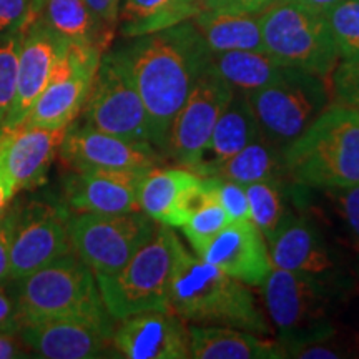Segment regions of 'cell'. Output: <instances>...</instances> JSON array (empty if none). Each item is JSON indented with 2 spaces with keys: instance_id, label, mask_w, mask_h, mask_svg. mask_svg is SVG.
<instances>
[{
  "instance_id": "cell-1",
  "label": "cell",
  "mask_w": 359,
  "mask_h": 359,
  "mask_svg": "<svg viewBox=\"0 0 359 359\" xmlns=\"http://www.w3.org/2000/svg\"><path fill=\"white\" fill-rule=\"evenodd\" d=\"M133 39L118 52L147 109L151 145L165 155L175 115L208 67L212 50L191 20Z\"/></svg>"
},
{
  "instance_id": "cell-2",
  "label": "cell",
  "mask_w": 359,
  "mask_h": 359,
  "mask_svg": "<svg viewBox=\"0 0 359 359\" xmlns=\"http://www.w3.org/2000/svg\"><path fill=\"white\" fill-rule=\"evenodd\" d=\"M170 311L195 326H224L268 336L271 326L245 283L180 248L170 285Z\"/></svg>"
},
{
  "instance_id": "cell-3",
  "label": "cell",
  "mask_w": 359,
  "mask_h": 359,
  "mask_svg": "<svg viewBox=\"0 0 359 359\" xmlns=\"http://www.w3.org/2000/svg\"><path fill=\"white\" fill-rule=\"evenodd\" d=\"M293 183L336 190L359 185V111L330 103L285 150Z\"/></svg>"
},
{
  "instance_id": "cell-4",
  "label": "cell",
  "mask_w": 359,
  "mask_h": 359,
  "mask_svg": "<svg viewBox=\"0 0 359 359\" xmlns=\"http://www.w3.org/2000/svg\"><path fill=\"white\" fill-rule=\"evenodd\" d=\"M20 326L50 320H82L114 330V318L103 304L97 278L74 250L13 281Z\"/></svg>"
},
{
  "instance_id": "cell-5",
  "label": "cell",
  "mask_w": 359,
  "mask_h": 359,
  "mask_svg": "<svg viewBox=\"0 0 359 359\" xmlns=\"http://www.w3.org/2000/svg\"><path fill=\"white\" fill-rule=\"evenodd\" d=\"M182 246L172 228L158 224L120 271L97 278L103 304L114 320L170 309V285Z\"/></svg>"
},
{
  "instance_id": "cell-6",
  "label": "cell",
  "mask_w": 359,
  "mask_h": 359,
  "mask_svg": "<svg viewBox=\"0 0 359 359\" xmlns=\"http://www.w3.org/2000/svg\"><path fill=\"white\" fill-rule=\"evenodd\" d=\"M334 286V278L271 268L262 291L269 318L280 330L285 348L336 334L330 320Z\"/></svg>"
},
{
  "instance_id": "cell-7",
  "label": "cell",
  "mask_w": 359,
  "mask_h": 359,
  "mask_svg": "<svg viewBox=\"0 0 359 359\" xmlns=\"http://www.w3.org/2000/svg\"><path fill=\"white\" fill-rule=\"evenodd\" d=\"M258 17L264 52L278 64L323 79L333 74L341 58L323 13L275 0Z\"/></svg>"
},
{
  "instance_id": "cell-8",
  "label": "cell",
  "mask_w": 359,
  "mask_h": 359,
  "mask_svg": "<svg viewBox=\"0 0 359 359\" xmlns=\"http://www.w3.org/2000/svg\"><path fill=\"white\" fill-rule=\"evenodd\" d=\"M246 98L262 137L285 151L330 105L331 93L326 79L286 67L280 79Z\"/></svg>"
},
{
  "instance_id": "cell-9",
  "label": "cell",
  "mask_w": 359,
  "mask_h": 359,
  "mask_svg": "<svg viewBox=\"0 0 359 359\" xmlns=\"http://www.w3.org/2000/svg\"><path fill=\"white\" fill-rule=\"evenodd\" d=\"M158 223L143 212L123 215L72 213L69 238L74 253L95 278L111 276L127 264L154 235Z\"/></svg>"
},
{
  "instance_id": "cell-10",
  "label": "cell",
  "mask_w": 359,
  "mask_h": 359,
  "mask_svg": "<svg viewBox=\"0 0 359 359\" xmlns=\"http://www.w3.org/2000/svg\"><path fill=\"white\" fill-rule=\"evenodd\" d=\"M82 116L90 127L123 140L151 145L147 109L118 50L102 55Z\"/></svg>"
},
{
  "instance_id": "cell-11",
  "label": "cell",
  "mask_w": 359,
  "mask_h": 359,
  "mask_svg": "<svg viewBox=\"0 0 359 359\" xmlns=\"http://www.w3.org/2000/svg\"><path fill=\"white\" fill-rule=\"evenodd\" d=\"M102 55L98 47L69 43L24 123L50 130L69 128L82 114Z\"/></svg>"
},
{
  "instance_id": "cell-12",
  "label": "cell",
  "mask_w": 359,
  "mask_h": 359,
  "mask_svg": "<svg viewBox=\"0 0 359 359\" xmlns=\"http://www.w3.org/2000/svg\"><path fill=\"white\" fill-rule=\"evenodd\" d=\"M233 95L235 90L219 77L208 62V67L201 72L187 100L175 115L163 156H168L178 167L190 170Z\"/></svg>"
},
{
  "instance_id": "cell-13",
  "label": "cell",
  "mask_w": 359,
  "mask_h": 359,
  "mask_svg": "<svg viewBox=\"0 0 359 359\" xmlns=\"http://www.w3.org/2000/svg\"><path fill=\"white\" fill-rule=\"evenodd\" d=\"M69 215L70 210L67 206L42 201L20 206L11 248V281L32 275L72 251L67 228Z\"/></svg>"
},
{
  "instance_id": "cell-14",
  "label": "cell",
  "mask_w": 359,
  "mask_h": 359,
  "mask_svg": "<svg viewBox=\"0 0 359 359\" xmlns=\"http://www.w3.org/2000/svg\"><path fill=\"white\" fill-rule=\"evenodd\" d=\"M58 158L74 172L130 170L148 172L160 167L161 155L151 145H140L90 125L72 123L58 148Z\"/></svg>"
},
{
  "instance_id": "cell-15",
  "label": "cell",
  "mask_w": 359,
  "mask_h": 359,
  "mask_svg": "<svg viewBox=\"0 0 359 359\" xmlns=\"http://www.w3.org/2000/svg\"><path fill=\"white\" fill-rule=\"evenodd\" d=\"M206 198L205 178L182 167L148 170L138 188L140 212L170 228H182Z\"/></svg>"
},
{
  "instance_id": "cell-16",
  "label": "cell",
  "mask_w": 359,
  "mask_h": 359,
  "mask_svg": "<svg viewBox=\"0 0 359 359\" xmlns=\"http://www.w3.org/2000/svg\"><path fill=\"white\" fill-rule=\"evenodd\" d=\"M67 47L69 42L48 29L40 19H34L25 27L17 62L15 97L4 130H12L24 123L34 103L47 87L53 67Z\"/></svg>"
},
{
  "instance_id": "cell-17",
  "label": "cell",
  "mask_w": 359,
  "mask_h": 359,
  "mask_svg": "<svg viewBox=\"0 0 359 359\" xmlns=\"http://www.w3.org/2000/svg\"><path fill=\"white\" fill-rule=\"evenodd\" d=\"M111 336V346L128 359H188L190 327L170 309L125 318Z\"/></svg>"
},
{
  "instance_id": "cell-18",
  "label": "cell",
  "mask_w": 359,
  "mask_h": 359,
  "mask_svg": "<svg viewBox=\"0 0 359 359\" xmlns=\"http://www.w3.org/2000/svg\"><path fill=\"white\" fill-rule=\"evenodd\" d=\"M147 172L85 170L65 178V206L72 213L123 215L140 212L138 188Z\"/></svg>"
},
{
  "instance_id": "cell-19",
  "label": "cell",
  "mask_w": 359,
  "mask_h": 359,
  "mask_svg": "<svg viewBox=\"0 0 359 359\" xmlns=\"http://www.w3.org/2000/svg\"><path fill=\"white\" fill-rule=\"evenodd\" d=\"M196 257L248 286H262L273 268L266 238L251 219L228 223Z\"/></svg>"
},
{
  "instance_id": "cell-20",
  "label": "cell",
  "mask_w": 359,
  "mask_h": 359,
  "mask_svg": "<svg viewBox=\"0 0 359 359\" xmlns=\"http://www.w3.org/2000/svg\"><path fill=\"white\" fill-rule=\"evenodd\" d=\"M67 128H42L22 123L0 130V156L15 193L32 190L47 178Z\"/></svg>"
},
{
  "instance_id": "cell-21",
  "label": "cell",
  "mask_w": 359,
  "mask_h": 359,
  "mask_svg": "<svg viewBox=\"0 0 359 359\" xmlns=\"http://www.w3.org/2000/svg\"><path fill=\"white\" fill-rule=\"evenodd\" d=\"M114 331L82 320H50L22 325L17 334L40 358L93 359L107 356Z\"/></svg>"
},
{
  "instance_id": "cell-22",
  "label": "cell",
  "mask_w": 359,
  "mask_h": 359,
  "mask_svg": "<svg viewBox=\"0 0 359 359\" xmlns=\"http://www.w3.org/2000/svg\"><path fill=\"white\" fill-rule=\"evenodd\" d=\"M266 241L273 268L334 278V259L320 230L309 218L291 215Z\"/></svg>"
},
{
  "instance_id": "cell-23",
  "label": "cell",
  "mask_w": 359,
  "mask_h": 359,
  "mask_svg": "<svg viewBox=\"0 0 359 359\" xmlns=\"http://www.w3.org/2000/svg\"><path fill=\"white\" fill-rule=\"evenodd\" d=\"M259 135V128L246 93L235 90L231 102L215 125L208 142L190 167L200 177H212L224 161L243 150Z\"/></svg>"
},
{
  "instance_id": "cell-24",
  "label": "cell",
  "mask_w": 359,
  "mask_h": 359,
  "mask_svg": "<svg viewBox=\"0 0 359 359\" xmlns=\"http://www.w3.org/2000/svg\"><path fill=\"white\" fill-rule=\"evenodd\" d=\"M193 359H281L288 358L281 341L224 326H190Z\"/></svg>"
},
{
  "instance_id": "cell-25",
  "label": "cell",
  "mask_w": 359,
  "mask_h": 359,
  "mask_svg": "<svg viewBox=\"0 0 359 359\" xmlns=\"http://www.w3.org/2000/svg\"><path fill=\"white\" fill-rule=\"evenodd\" d=\"M212 52L263 50L259 17L205 8L191 19Z\"/></svg>"
},
{
  "instance_id": "cell-26",
  "label": "cell",
  "mask_w": 359,
  "mask_h": 359,
  "mask_svg": "<svg viewBox=\"0 0 359 359\" xmlns=\"http://www.w3.org/2000/svg\"><path fill=\"white\" fill-rule=\"evenodd\" d=\"M210 67L233 90L250 93L273 83L281 77L286 67L263 50L212 52Z\"/></svg>"
},
{
  "instance_id": "cell-27",
  "label": "cell",
  "mask_w": 359,
  "mask_h": 359,
  "mask_svg": "<svg viewBox=\"0 0 359 359\" xmlns=\"http://www.w3.org/2000/svg\"><path fill=\"white\" fill-rule=\"evenodd\" d=\"M212 177L230 180L243 187L257 182H291L286 172L285 151L264 140L262 133L224 161Z\"/></svg>"
},
{
  "instance_id": "cell-28",
  "label": "cell",
  "mask_w": 359,
  "mask_h": 359,
  "mask_svg": "<svg viewBox=\"0 0 359 359\" xmlns=\"http://www.w3.org/2000/svg\"><path fill=\"white\" fill-rule=\"evenodd\" d=\"M35 19L74 45H90L105 52L95 19L85 0H42Z\"/></svg>"
},
{
  "instance_id": "cell-29",
  "label": "cell",
  "mask_w": 359,
  "mask_h": 359,
  "mask_svg": "<svg viewBox=\"0 0 359 359\" xmlns=\"http://www.w3.org/2000/svg\"><path fill=\"white\" fill-rule=\"evenodd\" d=\"M196 12L182 0H123L118 24L125 37H140L191 20Z\"/></svg>"
},
{
  "instance_id": "cell-30",
  "label": "cell",
  "mask_w": 359,
  "mask_h": 359,
  "mask_svg": "<svg viewBox=\"0 0 359 359\" xmlns=\"http://www.w3.org/2000/svg\"><path fill=\"white\" fill-rule=\"evenodd\" d=\"M291 182H257L245 187L250 203V219L263 236L271 238L291 215L288 198Z\"/></svg>"
},
{
  "instance_id": "cell-31",
  "label": "cell",
  "mask_w": 359,
  "mask_h": 359,
  "mask_svg": "<svg viewBox=\"0 0 359 359\" xmlns=\"http://www.w3.org/2000/svg\"><path fill=\"white\" fill-rule=\"evenodd\" d=\"M325 17L341 60H359V2L341 0Z\"/></svg>"
},
{
  "instance_id": "cell-32",
  "label": "cell",
  "mask_w": 359,
  "mask_h": 359,
  "mask_svg": "<svg viewBox=\"0 0 359 359\" xmlns=\"http://www.w3.org/2000/svg\"><path fill=\"white\" fill-rule=\"evenodd\" d=\"M230 223L226 213L218 203L217 198L208 190V198L203 205L187 219L182 231L188 243L193 246L196 255H200L213 236H217L226 224Z\"/></svg>"
},
{
  "instance_id": "cell-33",
  "label": "cell",
  "mask_w": 359,
  "mask_h": 359,
  "mask_svg": "<svg viewBox=\"0 0 359 359\" xmlns=\"http://www.w3.org/2000/svg\"><path fill=\"white\" fill-rule=\"evenodd\" d=\"M25 30V29H24ZM24 30L0 35V130L11 115L17 83V62Z\"/></svg>"
},
{
  "instance_id": "cell-34",
  "label": "cell",
  "mask_w": 359,
  "mask_h": 359,
  "mask_svg": "<svg viewBox=\"0 0 359 359\" xmlns=\"http://www.w3.org/2000/svg\"><path fill=\"white\" fill-rule=\"evenodd\" d=\"M206 187L231 222H246L250 219L248 195L243 185L223 180L219 177H203Z\"/></svg>"
},
{
  "instance_id": "cell-35",
  "label": "cell",
  "mask_w": 359,
  "mask_h": 359,
  "mask_svg": "<svg viewBox=\"0 0 359 359\" xmlns=\"http://www.w3.org/2000/svg\"><path fill=\"white\" fill-rule=\"evenodd\" d=\"M330 77V93L334 103L359 111V60H339Z\"/></svg>"
},
{
  "instance_id": "cell-36",
  "label": "cell",
  "mask_w": 359,
  "mask_h": 359,
  "mask_svg": "<svg viewBox=\"0 0 359 359\" xmlns=\"http://www.w3.org/2000/svg\"><path fill=\"white\" fill-rule=\"evenodd\" d=\"M32 20V0H0V35L24 30Z\"/></svg>"
},
{
  "instance_id": "cell-37",
  "label": "cell",
  "mask_w": 359,
  "mask_h": 359,
  "mask_svg": "<svg viewBox=\"0 0 359 359\" xmlns=\"http://www.w3.org/2000/svg\"><path fill=\"white\" fill-rule=\"evenodd\" d=\"M85 4H87L90 13H92V17L97 22L102 42L107 48L111 37H114L116 25H118V13L122 0H85Z\"/></svg>"
},
{
  "instance_id": "cell-38",
  "label": "cell",
  "mask_w": 359,
  "mask_h": 359,
  "mask_svg": "<svg viewBox=\"0 0 359 359\" xmlns=\"http://www.w3.org/2000/svg\"><path fill=\"white\" fill-rule=\"evenodd\" d=\"M334 198L341 218L346 223L353 240L359 245V185L327 190Z\"/></svg>"
},
{
  "instance_id": "cell-39",
  "label": "cell",
  "mask_w": 359,
  "mask_h": 359,
  "mask_svg": "<svg viewBox=\"0 0 359 359\" xmlns=\"http://www.w3.org/2000/svg\"><path fill=\"white\" fill-rule=\"evenodd\" d=\"M19 212L20 206L8 205L6 212L0 215V283L11 280L8 264H11V248Z\"/></svg>"
},
{
  "instance_id": "cell-40",
  "label": "cell",
  "mask_w": 359,
  "mask_h": 359,
  "mask_svg": "<svg viewBox=\"0 0 359 359\" xmlns=\"http://www.w3.org/2000/svg\"><path fill=\"white\" fill-rule=\"evenodd\" d=\"M275 0H208L206 8L235 13H253L258 15L268 8Z\"/></svg>"
},
{
  "instance_id": "cell-41",
  "label": "cell",
  "mask_w": 359,
  "mask_h": 359,
  "mask_svg": "<svg viewBox=\"0 0 359 359\" xmlns=\"http://www.w3.org/2000/svg\"><path fill=\"white\" fill-rule=\"evenodd\" d=\"M20 327L19 318H17L15 299L12 291H8L4 283H0V331L7 333H17Z\"/></svg>"
},
{
  "instance_id": "cell-42",
  "label": "cell",
  "mask_w": 359,
  "mask_h": 359,
  "mask_svg": "<svg viewBox=\"0 0 359 359\" xmlns=\"http://www.w3.org/2000/svg\"><path fill=\"white\" fill-rule=\"evenodd\" d=\"M27 348L17 333L0 331V359H12L25 356Z\"/></svg>"
},
{
  "instance_id": "cell-43",
  "label": "cell",
  "mask_w": 359,
  "mask_h": 359,
  "mask_svg": "<svg viewBox=\"0 0 359 359\" xmlns=\"http://www.w3.org/2000/svg\"><path fill=\"white\" fill-rule=\"evenodd\" d=\"M13 196H15V188H13L11 178H8L7 170L4 167L2 156H0V215L6 212Z\"/></svg>"
},
{
  "instance_id": "cell-44",
  "label": "cell",
  "mask_w": 359,
  "mask_h": 359,
  "mask_svg": "<svg viewBox=\"0 0 359 359\" xmlns=\"http://www.w3.org/2000/svg\"><path fill=\"white\" fill-rule=\"evenodd\" d=\"M290 2L296 4V6H302L304 8H308V11L323 13V15H325L330 8H333L336 4L341 2V0H290Z\"/></svg>"
},
{
  "instance_id": "cell-45",
  "label": "cell",
  "mask_w": 359,
  "mask_h": 359,
  "mask_svg": "<svg viewBox=\"0 0 359 359\" xmlns=\"http://www.w3.org/2000/svg\"><path fill=\"white\" fill-rule=\"evenodd\" d=\"M182 2L185 4V6L191 7L196 13H200L201 11H205V8H206V4H208V0H182Z\"/></svg>"
},
{
  "instance_id": "cell-46",
  "label": "cell",
  "mask_w": 359,
  "mask_h": 359,
  "mask_svg": "<svg viewBox=\"0 0 359 359\" xmlns=\"http://www.w3.org/2000/svg\"><path fill=\"white\" fill-rule=\"evenodd\" d=\"M40 2H42V0H32V15H34V19H35V15H37Z\"/></svg>"
},
{
  "instance_id": "cell-47",
  "label": "cell",
  "mask_w": 359,
  "mask_h": 359,
  "mask_svg": "<svg viewBox=\"0 0 359 359\" xmlns=\"http://www.w3.org/2000/svg\"><path fill=\"white\" fill-rule=\"evenodd\" d=\"M356 2H359V0H356Z\"/></svg>"
}]
</instances>
